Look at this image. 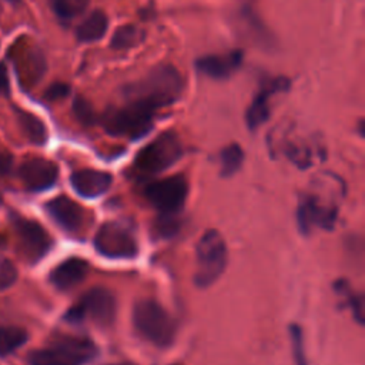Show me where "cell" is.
<instances>
[{
  "instance_id": "21",
  "label": "cell",
  "mask_w": 365,
  "mask_h": 365,
  "mask_svg": "<svg viewBox=\"0 0 365 365\" xmlns=\"http://www.w3.org/2000/svg\"><path fill=\"white\" fill-rule=\"evenodd\" d=\"M19 123L24 131V134L27 135V138L30 141H33L34 144H43L47 140V130L43 124V121L36 117L31 113L27 111H20L19 113Z\"/></svg>"
},
{
  "instance_id": "8",
  "label": "cell",
  "mask_w": 365,
  "mask_h": 365,
  "mask_svg": "<svg viewBox=\"0 0 365 365\" xmlns=\"http://www.w3.org/2000/svg\"><path fill=\"white\" fill-rule=\"evenodd\" d=\"M94 247L98 254L107 258L130 259L138 254V244L128 228L120 222L103 224L94 235Z\"/></svg>"
},
{
  "instance_id": "32",
  "label": "cell",
  "mask_w": 365,
  "mask_h": 365,
  "mask_svg": "<svg viewBox=\"0 0 365 365\" xmlns=\"http://www.w3.org/2000/svg\"><path fill=\"white\" fill-rule=\"evenodd\" d=\"M10 1H17V0H10Z\"/></svg>"
},
{
  "instance_id": "2",
  "label": "cell",
  "mask_w": 365,
  "mask_h": 365,
  "mask_svg": "<svg viewBox=\"0 0 365 365\" xmlns=\"http://www.w3.org/2000/svg\"><path fill=\"white\" fill-rule=\"evenodd\" d=\"M155 111L157 110L145 103L125 98L123 106L108 108L104 113L101 123L108 134L135 140L153 128Z\"/></svg>"
},
{
  "instance_id": "34",
  "label": "cell",
  "mask_w": 365,
  "mask_h": 365,
  "mask_svg": "<svg viewBox=\"0 0 365 365\" xmlns=\"http://www.w3.org/2000/svg\"><path fill=\"white\" fill-rule=\"evenodd\" d=\"M175 365H178V364H175Z\"/></svg>"
},
{
  "instance_id": "7",
  "label": "cell",
  "mask_w": 365,
  "mask_h": 365,
  "mask_svg": "<svg viewBox=\"0 0 365 365\" xmlns=\"http://www.w3.org/2000/svg\"><path fill=\"white\" fill-rule=\"evenodd\" d=\"M114 317L115 298L106 288H93L87 291L66 314V319L70 322L91 321L98 327L111 325Z\"/></svg>"
},
{
  "instance_id": "17",
  "label": "cell",
  "mask_w": 365,
  "mask_h": 365,
  "mask_svg": "<svg viewBox=\"0 0 365 365\" xmlns=\"http://www.w3.org/2000/svg\"><path fill=\"white\" fill-rule=\"evenodd\" d=\"M88 268L90 265L86 259L71 257L54 267L50 274V281L56 288L67 291L78 285L86 278V275L88 274Z\"/></svg>"
},
{
  "instance_id": "13",
  "label": "cell",
  "mask_w": 365,
  "mask_h": 365,
  "mask_svg": "<svg viewBox=\"0 0 365 365\" xmlns=\"http://www.w3.org/2000/svg\"><path fill=\"white\" fill-rule=\"evenodd\" d=\"M46 210L54 222L66 232L77 234L86 224V212L83 207L66 195H60L48 201L46 204Z\"/></svg>"
},
{
  "instance_id": "5",
  "label": "cell",
  "mask_w": 365,
  "mask_h": 365,
  "mask_svg": "<svg viewBox=\"0 0 365 365\" xmlns=\"http://www.w3.org/2000/svg\"><path fill=\"white\" fill-rule=\"evenodd\" d=\"M227 258V245L222 235L217 230L205 231L195 250V285L200 288L212 285L224 272Z\"/></svg>"
},
{
  "instance_id": "4",
  "label": "cell",
  "mask_w": 365,
  "mask_h": 365,
  "mask_svg": "<svg viewBox=\"0 0 365 365\" xmlns=\"http://www.w3.org/2000/svg\"><path fill=\"white\" fill-rule=\"evenodd\" d=\"M133 325L147 342L165 348L175 338V322L171 315L154 299H140L133 308Z\"/></svg>"
},
{
  "instance_id": "20",
  "label": "cell",
  "mask_w": 365,
  "mask_h": 365,
  "mask_svg": "<svg viewBox=\"0 0 365 365\" xmlns=\"http://www.w3.org/2000/svg\"><path fill=\"white\" fill-rule=\"evenodd\" d=\"M144 37V31L135 24H123L114 31L110 46L114 50H127L138 46Z\"/></svg>"
},
{
  "instance_id": "11",
  "label": "cell",
  "mask_w": 365,
  "mask_h": 365,
  "mask_svg": "<svg viewBox=\"0 0 365 365\" xmlns=\"http://www.w3.org/2000/svg\"><path fill=\"white\" fill-rule=\"evenodd\" d=\"M14 228L20 247L30 261L43 258L51 248V238L48 232L38 222L26 218H17L14 221Z\"/></svg>"
},
{
  "instance_id": "28",
  "label": "cell",
  "mask_w": 365,
  "mask_h": 365,
  "mask_svg": "<svg viewBox=\"0 0 365 365\" xmlns=\"http://www.w3.org/2000/svg\"><path fill=\"white\" fill-rule=\"evenodd\" d=\"M11 168V157L7 153H0V175L7 174Z\"/></svg>"
},
{
  "instance_id": "29",
  "label": "cell",
  "mask_w": 365,
  "mask_h": 365,
  "mask_svg": "<svg viewBox=\"0 0 365 365\" xmlns=\"http://www.w3.org/2000/svg\"><path fill=\"white\" fill-rule=\"evenodd\" d=\"M9 91V77L6 73V68L0 64V93Z\"/></svg>"
},
{
  "instance_id": "31",
  "label": "cell",
  "mask_w": 365,
  "mask_h": 365,
  "mask_svg": "<svg viewBox=\"0 0 365 365\" xmlns=\"http://www.w3.org/2000/svg\"><path fill=\"white\" fill-rule=\"evenodd\" d=\"M1 242H3V238H1V237H0V245H1Z\"/></svg>"
},
{
  "instance_id": "19",
  "label": "cell",
  "mask_w": 365,
  "mask_h": 365,
  "mask_svg": "<svg viewBox=\"0 0 365 365\" xmlns=\"http://www.w3.org/2000/svg\"><path fill=\"white\" fill-rule=\"evenodd\" d=\"M27 341V332L17 325L0 322V356L10 355Z\"/></svg>"
},
{
  "instance_id": "27",
  "label": "cell",
  "mask_w": 365,
  "mask_h": 365,
  "mask_svg": "<svg viewBox=\"0 0 365 365\" xmlns=\"http://www.w3.org/2000/svg\"><path fill=\"white\" fill-rule=\"evenodd\" d=\"M70 87L64 83H54L53 86H50L46 91V97L48 100H60L63 97H66L68 94Z\"/></svg>"
},
{
  "instance_id": "33",
  "label": "cell",
  "mask_w": 365,
  "mask_h": 365,
  "mask_svg": "<svg viewBox=\"0 0 365 365\" xmlns=\"http://www.w3.org/2000/svg\"><path fill=\"white\" fill-rule=\"evenodd\" d=\"M0 201H1V198H0Z\"/></svg>"
},
{
  "instance_id": "22",
  "label": "cell",
  "mask_w": 365,
  "mask_h": 365,
  "mask_svg": "<svg viewBox=\"0 0 365 365\" xmlns=\"http://www.w3.org/2000/svg\"><path fill=\"white\" fill-rule=\"evenodd\" d=\"M244 153L238 144H230L222 148L220 153V163H221V174L224 177H230L237 173L242 164Z\"/></svg>"
},
{
  "instance_id": "24",
  "label": "cell",
  "mask_w": 365,
  "mask_h": 365,
  "mask_svg": "<svg viewBox=\"0 0 365 365\" xmlns=\"http://www.w3.org/2000/svg\"><path fill=\"white\" fill-rule=\"evenodd\" d=\"M73 113H74L76 118L84 125H91L96 123V113H94L91 104L80 96L74 98Z\"/></svg>"
},
{
  "instance_id": "10",
  "label": "cell",
  "mask_w": 365,
  "mask_h": 365,
  "mask_svg": "<svg viewBox=\"0 0 365 365\" xmlns=\"http://www.w3.org/2000/svg\"><path fill=\"white\" fill-rule=\"evenodd\" d=\"M336 217V205L322 201L318 194H307L298 205V224L304 232L315 227L331 228Z\"/></svg>"
},
{
  "instance_id": "6",
  "label": "cell",
  "mask_w": 365,
  "mask_h": 365,
  "mask_svg": "<svg viewBox=\"0 0 365 365\" xmlns=\"http://www.w3.org/2000/svg\"><path fill=\"white\" fill-rule=\"evenodd\" d=\"M182 155V144L175 133L165 131L148 143L137 154L134 165L140 173L157 174L168 167Z\"/></svg>"
},
{
  "instance_id": "16",
  "label": "cell",
  "mask_w": 365,
  "mask_h": 365,
  "mask_svg": "<svg viewBox=\"0 0 365 365\" xmlns=\"http://www.w3.org/2000/svg\"><path fill=\"white\" fill-rule=\"evenodd\" d=\"M71 185L77 194L86 198H94L104 194L111 182V174L93 168L77 170L71 174Z\"/></svg>"
},
{
  "instance_id": "3",
  "label": "cell",
  "mask_w": 365,
  "mask_h": 365,
  "mask_svg": "<svg viewBox=\"0 0 365 365\" xmlns=\"http://www.w3.org/2000/svg\"><path fill=\"white\" fill-rule=\"evenodd\" d=\"M97 355L96 344L86 336L64 335L29 355V365H86Z\"/></svg>"
},
{
  "instance_id": "25",
  "label": "cell",
  "mask_w": 365,
  "mask_h": 365,
  "mask_svg": "<svg viewBox=\"0 0 365 365\" xmlns=\"http://www.w3.org/2000/svg\"><path fill=\"white\" fill-rule=\"evenodd\" d=\"M16 279H17V269L14 264L9 258L0 255V291L11 287L16 282Z\"/></svg>"
},
{
  "instance_id": "23",
  "label": "cell",
  "mask_w": 365,
  "mask_h": 365,
  "mask_svg": "<svg viewBox=\"0 0 365 365\" xmlns=\"http://www.w3.org/2000/svg\"><path fill=\"white\" fill-rule=\"evenodd\" d=\"M54 13L64 21L77 17L88 6V0H51Z\"/></svg>"
},
{
  "instance_id": "30",
  "label": "cell",
  "mask_w": 365,
  "mask_h": 365,
  "mask_svg": "<svg viewBox=\"0 0 365 365\" xmlns=\"http://www.w3.org/2000/svg\"><path fill=\"white\" fill-rule=\"evenodd\" d=\"M111 365H131V364H111Z\"/></svg>"
},
{
  "instance_id": "12",
  "label": "cell",
  "mask_w": 365,
  "mask_h": 365,
  "mask_svg": "<svg viewBox=\"0 0 365 365\" xmlns=\"http://www.w3.org/2000/svg\"><path fill=\"white\" fill-rule=\"evenodd\" d=\"M57 175V165L53 161L40 157L26 160L19 168L21 182L31 191H44L50 188L56 182Z\"/></svg>"
},
{
  "instance_id": "1",
  "label": "cell",
  "mask_w": 365,
  "mask_h": 365,
  "mask_svg": "<svg viewBox=\"0 0 365 365\" xmlns=\"http://www.w3.org/2000/svg\"><path fill=\"white\" fill-rule=\"evenodd\" d=\"M182 93V78L178 70L170 64L151 68L143 78L127 84L123 90L125 98H134L154 110L174 104Z\"/></svg>"
},
{
  "instance_id": "15",
  "label": "cell",
  "mask_w": 365,
  "mask_h": 365,
  "mask_svg": "<svg viewBox=\"0 0 365 365\" xmlns=\"http://www.w3.org/2000/svg\"><path fill=\"white\" fill-rule=\"evenodd\" d=\"M242 56L241 50H232L224 54H208L200 57L195 61V67L204 76L215 80H224L240 68Z\"/></svg>"
},
{
  "instance_id": "26",
  "label": "cell",
  "mask_w": 365,
  "mask_h": 365,
  "mask_svg": "<svg viewBox=\"0 0 365 365\" xmlns=\"http://www.w3.org/2000/svg\"><path fill=\"white\" fill-rule=\"evenodd\" d=\"M291 341H292V351L297 365H307V359L304 355V345H302V334L298 325L291 327Z\"/></svg>"
},
{
  "instance_id": "18",
  "label": "cell",
  "mask_w": 365,
  "mask_h": 365,
  "mask_svg": "<svg viewBox=\"0 0 365 365\" xmlns=\"http://www.w3.org/2000/svg\"><path fill=\"white\" fill-rule=\"evenodd\" d=\"M108 29V17L103 10L91 11L77 27L76 36L81 43H91L100 40Z\"/></svg>"
},
{
  "instance_id": "9",
  "label": "cell",
  "mask_w": 365,
  "mask_h": 365,
  "mask_svg": "<svg viewBox=\"0 0 365 365\" xmlns=\"http://www.w3.org/2000/svg\"><path fill=\"white\" fill-rule=\"evenodd\" d=\"M188 195V182L182 175H173L147 185L145 197L148 202L163 214L180 211Z\"/></svg>"
},
{
  "instance_id": "14",
  "label": "cell",
  "mask_w": 365,
  "mask_h": 365,
  "mask_svg": "<svg viewBox=\"0 0 365 365\" xmlns=\"http://www.w3.org/2000/svg\"><path fill=\"white\" fill-rule=\"evenodd\" d=\"M289 87V80L285 77H275L265 81L261 86L258 94L252 98L247 114L245 121L250 130H257L261 124H264L269 117V97L278 91H285Z\"/></svg>"
}]
</instances>
